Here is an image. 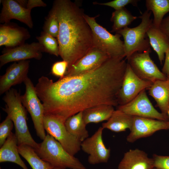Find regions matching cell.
Masks as SVG:
<instances>
[{
	"mask_svg": "<svg viewBox=\"0 0 169 169\" xmlns=\"http://www.w3.org/2000/svg\"><path fill=\"white\" fill-rule=\"evenodd\" d=\"M127 64L124 58H110L98 68L83 74L65 76L55 82L41 76L35 88L44 115L64 123L89 108L102 105L117 106Z\"/></svg>",
	"mask_w": 169,
	"mask_h": 169,
	"instance_id": "cell-1",
	"label": "cell"
},
{
	"mask_svg": "<svg viewBox=\"0 0 169 169\" xmlns=\"http://www.w3.org/2000/svg\"><path fill=\"white\" fill-rule=\"evenodd\" d=\"M52 9L59 23V56L68 63L67 71L93 47L92 31L76 3L56 0Z\"/></svg>",
	"mask_w": 169,
	"mask_h": 169,
	"instance_id": "cell-2",
	"label": "cell"
},
{
	"mask_svg": "<svg viewBox=\"0 0 169 169\" xmlns=\"http://www.w3.org/2000/svg\"><path fill=\"white\" fill-rule=\"evenodd\" d=\"M20 93L11 88L5 93L3 100L6 104L3 110L13 122L18 146L25 145L38 149L39 144L33 138L27 124V110L23 105Z\"/></svg>",
	"mask_w": 169,
	"mask_h": 169,
	"instance_id": "cell-3",
	"label": "cell"
},
{
	"mask_svg": "<svg viewBox=\"0 0 169 169\" xmlns=\"http://www.w3.org/2000/svg\"><path fill=\"white\" fill-rule=\"evenodd\" d=\"M35 150L39 156L53 169H87L77 158L69 153L60 143L47 134Z\"/></svg>",
	"mask_w": 169,
	"mask_h": 169,
	"instance_id": "cell-4",
	"label": "cell"
},
{
	"mask_svg": "<svg viewBox=\"0 0 169 169\" xmlns=\"http://www.w3.org/2000/svg\"><path fill=\"white\" fill-rule=\"evenodd\" d=\"M152 12L146 10L139 18L140 23L133 28L126 27L116 33L120 34L124 38L125 56L128 60L136 52H151V46L147 32L153 24L151 18Z\"/></svg>",
	"mask_w": 169,
	"mask_h": 169,
	"instance_id": "cell-5",
	"label": "cell"
},
{
	"mask_svg": "<svg viewBox=\"0 0 169 169\" xmlns=\"http://www.w3.org/2000/svg\"><path fill=\"white\" fill-rule=\"evenodd\" d=\"M98 16L90 17L84 14V17L92 32L93 47L112 58H124V43L121 36L112 34L98 24L95 18Z\"/></svg>",
	"mask_w": 169,
	"mask_h": 169,
	"instance_id": "cell-6",
	"label": "cell"
},
{
	"mask_svg": "<svg viewBox=\"0 0 169 169\" xmlns=\"http://www.w3.org/2000/svg\"><path fill=\"white\" fill-rule=\"evenodd\" d=\"M24 83L25 91L24 95L21 96V100L31 116L37 135L43 140L46 135L43 123L44 107L30 79L28 77Z\"/></svg>",
	"mask_w": 169,
	"mask_h": 169,
	"instance_id": "cell-7",
	"label": "cell"
},
{
	"mask_svg": "<svg viewBox=\"0 0 169 169\" xmlns=\"http://www.w3.org/2000/svg\"><path fill=\"white\" fill-rule=\"evenodd\" d=\"M43 123L47 134L59 142L70 155L74 156L80 150L81 142L68 131L64 123L51 116L44 115Z\"/></svg>",
	"mask_w": 169,
	"mask_h": 169,
	"instance_id": "cell-8",
	"label": "cell"
},
{
	"mask_svg": "<svg viewBox=\"0 0 169 169\" xmlns=\"http://www.w3.org/2000/svg\"><path fill=\"white\" fill-rule=\"evenodd\" d=\"M151 52H136L127 60L135 73L140 78L153 83L165 80L166 76L160 71L150 57Z\"/></svg>",
	"mask_w": 169,
	"mask_h": 169,
	"instance_id": "cell-9",
	"label": "cell"
},
{
	"mask_svg": "<svg viewBox=\"0 0 169 169\" xmlns=\"http://www.w3.org/2000/svg\"><path fill=\"white\" fill-rule=\"evenodd\" d=\"M117 107V109L133 116L169 120L167 115L160 113L155 109L147 96L146 89L130 102Z\"/></svg>",
	"mask_w": 169,
	"mask_h": 169,
	"instance_id": "cell-10",
	"label": "cell"
},
{
	"mask_svg": "<svg viewBox=\"0 0 169 169\" xmlns=\"http://www.w3.org/2000/svg\"><path fill=\"white\" fill-rule=\"evenodd\" d=\"M152 84V82L139 77L127 63L122 84L118 96L119 105L130 102L143 90L149 88Z\"/></svg>",
	"mask_w": 169,
	"mask_h": 169,
	"instance_id": "cell-11",
	"label": "cell"
},
{
	"mask_svg": "<svg viewBox=\"0 0 169 169\" xmlns=\"http://www.w3.org/2000/svg\"><path fill=\"white\" fill-rule=\"evenodd\" d=\"M104 129L100 127L92 136L81 143V149L89 155L88 161L91 164L106 163L110 157V149L106 147L102 138Z\"/></svg>",
	"mask_w": 169,
	"mask_h": 169,
	"instance_id": "cell-12",
	"label": "cell"
},
{
	"mask_svg": "<svg viewBox=\"0 0 169 169\" xmlns=\"http://www.w3.org/2000/svg\"><path fill=\"white\" fill-rule=\"evenodd\" d=\"M43 48L39 43H24L13 48H5L0 56V67L11 62L34 59L39 60L42 57Z\"/></svg>",
	"mask_w": 169,
	"mask_h": 169,
	"instance_id": "cell-13",
	"label": "cell"
},
{
	"mask_svg": "<svg viewBox=\"0 0 169 169\" xmlns=\"http://www.w3.org/2000/svg\"><path fill=\"white\" fill-rule=\"evenodd\" d=\"M168 129L169 120L134 116L131 132L126 140L133 143L139 139L150 136L158 131Z\"/></svg>",
	"mask_w": 169,
	"mask_h": 169,
	"instance_id": "cell-14",
	"label": "cell"
},
{
	"mask_svg": "<svg viewBox=\"0 0 169 169\" xmlns=\"http://www.w3.org/2000/svg\"><path fill=\"white\" fill-rule=\"evenodd\" d=\"M110 58L107 54L93 47L71 66L65 76L79 75L92 71L100 66Z\"/></svg>",
	"mask_w": 169,
	"mask_h": 169,
	"instance_id": "cell-15",
	"label": "cell"
},
{
	"mask_svg": "<svg viewBox=\"0 0 169 169\" xmlns=\"http://www.w3.org/2000/svg\"><path fill=\"white\" fill-rule=\"evenodd\" d=\"M30 60L14 62L6 70L0 77V95H2L14 85L24 82L28 77Z\"/></svg>",
	"mask_w": 169,
	"mask_h": 169,
	"instance_id": "cell-16",
	"label": "cell"
},
{
	"mask_svg": "<svg viewBox=\"0 0 169 169\" xmlns=\"http://www.w3.org/2000/svg\"><path fill=\"white\" fill-rule=\"evenodd\" d=\"M30 35L26 28L13 23L0 25V46L13 48L22 45L29 39Z\"/></svg>",
	"mask_w": 169,
	"mask_h": 169,
	"instance_id": "cell-17",
	"label": "cell"
},
{
	"mask_svg": "<svg viewBox=\"0 0 169 169\" xmlns=\"http://www.w3.org/2000/svg\"><path fill=\"white\" fill-rule=\"evenodd\" d=\"M1 1L3 7L0 14L1 23H9L11 20L15 19L24 23L30 28H33L31 10L22 7L16 1Z\"/></svg>",
	"mask_w": 169,
	"mask_h": 169,
	"instance_id": "cell-18",
	"label": "cell"
},
{
	"mask_svg": "<svg viewBox=\"0 0 169 169\" xmlns=\"http://www.w3.org/2000/svg\"><path fill=\"white\" fill-rule=\"evenodd\" d=\"M152 158L143 151L138 149L130 150L124 153L118 169H154Z\"/></svg>",
	"mask_w": 169,
	"mask_h": 169,
	"instance_id": "cell-19",
	"label": "cell"
},
{
	"mask_svg": "<svg viewBox=\"0 0 169 169\" xmlns=\"http://www.w3.org/2000/svg\"><path fill=\"white\" fill-rule=\"evenodd\" d=\"M148 89L149 95L154 99L161 113L167 115L169 109V77L155 81Z\"/></svg>",
	"mask_w": 169,
	"mask_h": 169,
	"instance_id": "cell-20",
	"label": "cell"
},
{
	"mask_svg": "<svg viewBox=\"0 0 169 169\" xmlns=\"http://www.w3.org/2000/svg\"><path fill=\"white\" fill-rule=\"evenodd\" d=\"M18 142L15 133L11 132L0 149V162H10L19 166L23 169H28L19 156Z\"/></svg>",
	"mask_w": 169,
	"mask_h": 169,
	"instance_id": "cell-21",
	"label": "cell"
},
{
	"mask_svg": "<svg viewBox=\"0 0 169 169\" xmlns=\"http://www.w3.org/2000/svg\"><path fill=\"white\" fill-rule=\"evenodd\" d=\"M151 46L156 53L161 64L165 59V54L169 47V39L159 28L153 24L147 32Z\"/></svg>",
	"mask_w": 169,
	"mask_h": 169,
	"instance_id": "cell-22",
	"label": "cell"
},
{
	"mask_svg": "<svg viewBox=\"0 0 169 169\" xmlns=\"http://www.w3.org/2000/svg\"><path fill=\"white\" fill-rule=\"evenodd\" d=\"M134 116L116 109L107 121L102 124V127L116 132L125 131L127 129L131 130Z\"/></svg>",
	"mask_w": 169,
	"mask_h": 169,
	"instance_id": "cell-23",
	"label": "cell"
},
{
	"mask_svg": "<svg viewBox=\"0 0 169 169\" xmlns=\"http://www.w3.org/2000/svg\"><path fill=\"white\" fill-rule=\"evenodd\" d=\"M115 110L114 107L102 105L86 109L83 111V118L85 124L98 123L107 120Z\"/></svg>",
	"mask_w": 169,
	"mask_h": 169,
	"instance_id": "cell-24",
	"label": "cell"
},
{
	"mask_svg": "<svg viewBox=\"0 0 169 169\" xmlns=\"http://www.w3.org/2000/svg\"><path fill=\"white\" fill-rule=\"evenodd\" d=\"M68 131L82 142L88 137V132L83 118V111L68 118L64 122Z\"/></svg>",
	"mask_w": 169,
	"mask_h": 169,
	"instance_id": "cell-25",
	"label": "cell"
},
{
	"mask_svg": "<svg viewBox=\"0 0 169 169\" xmlns=\"http://www.w3.org/2000/svg\"><path fill=\"white\" fill-rule=\"evenodd\" d=\"M18 148L20 155L27 161L33 169H53L50 165L42 160L34 149L30 146L19 145Z\"/></svg>",
	"mask_w": 169,
	"mask_h": 169,
	"instance_id": "cell-26",
	"label": "cell"
},
{
	"mask_svg": "<svg viewBox=\"0 0 169 169\" xmlns=\"http://www.w3.org/2000/svg\"><path fill=\"white\" fill-rule=\"evenodd\" d=\"M147 10L153 13V23L159 28L164 16L169 12V0H146Z\"/></svg>",
	"mask_w": 169,
	"mask_h": 169,
	"instance_id": "cell-27",
	"label": "cell"
},
{
	"mask_svg": "<svg viewBox=\"0 0 169 169\" xmlns=\"http://www.w3.org/2000/svg\"><path fill=\"white\" fill-rule=\"evenodd\" d=\"M138 17L133 16L125 7L115 10L112 14L110 20L113 23L111 32L116 33L130 25Z\"/></svg>",
	"mask_w": 169,
	"mask_h": 169,
	"instance_id": "cell-28",
	"label": "cell"
},
{
	"mask_svg": "<svg viewBox=\"0 0 169 169\" xmlns=\"http://www.w3.org/2000/svg\"><path fill=\"white\" fill-rule=\"evenodd\" d=\"M36 38L42 47L43 52L57 57L59 56V44L56 38L43 31Z\"/></svg>",
	"mask_w": 169,
	"mask_h": 169,
	"instance_id": "cell-29",
	"label": "cell"
},
{
	"mask_svg": "<svg viewBox=\"0 0 169 169\" xmlns=\"http://www.w3.org/2000/svg\"><path fill=\"white\" fill-rule=\"evenodd\" d=\"M59 29V20L55 13L51 9L45 18L43 27V31L57 38Z\"/></svg>",
	"mask_w": 169,
	"mask_h": 169,
	"instance_id": "cell-30",
	"label": "cell"
},
{
	"mask_svg": "<svg viewBox=\"0 0 169 169\" xmlns=\"http://www.w3.org/2000/svg\"><path fill=\"white\" fill-rule=\"evenodd\" d=\"M14 127L13 122L8 116L0 124V146L4 144Z\"/></svg>",
	"mask_w": 169,
	"mask_h": 169,
	"instance_id": "cell-31",
	"label": "cell"
},
{
	"mask_svg": "<svg viewBox=\"0 0 169 169\" xmlns=\"http://www.w3.org/2000/svg\"><path fill=\"white\" fill-rule=\"evenodd\" d=\"M138 1L137 0H114L105 3H100L95 2L93 3L94 4L108 6L116 10L125 7V6L129 4L137 6Z\"/></svg>",
	"mask_w": 169,
	"mask_h": 169,
	"instance_id": "cell-32",
	"label": "cell"
},
{
	"mask_svg": "<svg viewBox=\"0 0 169 169\" xmlns=\"http://www.w3.org/2000/svg\"><path fill=\"white\" fill-rule=\"evenodd\" d=\"M68 67V63L63 60L55 62L52 65L51 73L54 76L59 78H63L65 75Z\"/></svg>",
	"mask_w": 169,
	"mask_h": 169,
	"instance_id": "cell-33",
	"label": "cell"
},
{
	"mask_svg": "<svg viewBox=\"0 0 169 169\" xmlns=\"http://www.w3.org/2000/svg\"><path fill=\"white\" fill-rule=\"evenodd\" d=\"M154 166L157 169H169V156L154 154L152 158Z\"/></svg>",
	"mask_w": 169,
	"mask_h": 169,
	"instance_id": "cell-34",
	"label": "cell"
},
{
	"mask_svg": "<svg viewBox=\"0 0 169 169\" xmlns=\"http://www.w3.org/2000/svg\"><path fill=\"white\" fill-rule=\"evenodd\" d=\"M46 6L47 4L41 0H27L26 8L31 10L35 7H45Z\"/></svg>",
	"mask_w": 169,
	"mask_h": 169,
	"instance_id": "cell-35",
	"label": "cell"
},
{
	"mask_svg": "<svg viewBox=\"0 0 169 169\" xmlns=\"http://www.w3.org/2000/svg\"><path fill=\"white\" fill-rule=\"evenodd\" d=\"M159 28L169 39V16L163 19Z\"/></svg>",
	"mask_w": 169,
	"mask_h": 169,
	"instance_id": "cell-36",
	"label": "cell"
},
{
	"mask_svg": "<svg viewBox=\"0 0 169 169\" xmlns=\"http://www.w3.org/2000/svg\"><path fill=\"white\" fill-rule=\"evenodd\" d=\"M165 60L162 72L166 76L169 77V47L165 53Z\"/></svg>",
	"mask_w": 169,
	"mask_h": 169,
	"instance_id": "cell-37",
	"label": "cell"
},
{
	"mask_svg": "<svg viewBox=\"0 0 169 169\" xmlns=\"http://www.w3.org/2000/svg\"><path fill=\"white\" fill-rule=\"evenodd\" d=\"M167 115L168 116V117H169V110H168V111H167Z\"/></svg>",
	"mask_w": 169,
	"mask_h": 169,
	"instance_id": "cell-38",
	"label": "cell"
},
{
	"mask_svg": "<svg viewBox=\"0 0 169 169\" xmlns=\"http://www.w3.org/2000/svg\"><path fill=\"white\" fill-rule=\"evenodd\" d=\"M0 169H3L1 168V167H0Z\"/></svg>",
	"mask_w": 169,
	"mask_h": 169,
	"instance_id": "cell-39",
	"label": "cell"
},
{
	"mask_svg": "<svg viewBox=\"0 0 169 169\" xmlns=\"http://www.w3.org/2000/svg\"><path fill=\"white\" fill-rule=\"evenodd\" d=\"M154 169H156V168H155Z\"/></svg>",
	"mask_w": 169,
	"mask_h": 169,
	"instance_id": "cell-40",
	"label": "cell"
}]
</instances>
